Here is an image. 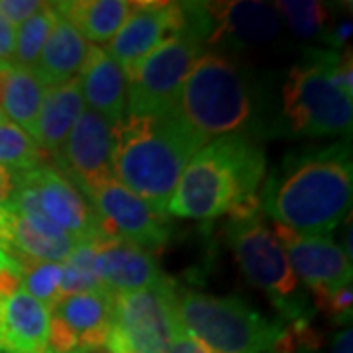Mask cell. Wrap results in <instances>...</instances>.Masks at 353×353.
Segmentation results:
<instances>
[{
    "label": "cell",
    "mask_w": 353,
    "mask_h": 353,
    "mask_svg": "<svg viewBox=\"0 0 353 353\" xmlns=\"http://www.w3.org/2000/svg\"><path fill=\"white\" fill-rule=\"evenodd\" d=\"M352 141L287 153L263 179L261 212L299 234L330 236L350 214Z\"/></svg>",
    "instance_id": "1"
},
{
    "label": "cell",
    "mask_w": 353,
    "mask_h": 353,
    "mask_svg": "<svg viewBox=\"0 0 353 353\" xmlns=\"http://www.w3.org/2000/svg\"><path fill=\"white\" fill-rule=\"evenodd\" d=\"M210 139L179 110L165 116H130L114 126L112 175L157 212L167 214L176 183L194 153Z\"/></svg>",
    "instance_id": "2"
},
{
    "label": "cell",
    "mask_w": 353,
    "mask_h": 353,
    "mask_svg": "<svg viewBox=\"0 0 353 353\" xmlns=\"http://www.w3.org/2000/svg\"><path fill=\"white\" fill-rule=\"evenodd\" d=\"M265 175V153L250 134L212 139L185 167L167 214L190 220L228 214L232 206L259 196Z\"/></svg>",
    "instance_id": "3"
},
{
    "label": "cell",
    "mask_w": 353,
    "mask_h": 353,
    "mask_svg": "<svg viewBox=\"0 0 353 353\" xmlns=\"http://www.w3.org/2000/svg\"><path fill=\"white\" fill-rule=\"evenodd\" d=\"M181 10L183 30L165 38L128 77L130 116H165L179 110L183 85L212 32L206 2H181Z\"/></svg>",
    "instance_id": "4"
},
{
    "label": "cell",
    "mask_w": 353,
    "mask_h": 353,
    "mask_svg": "<svg viewBox=\"0 0 353 353\" xmlns=\"http://www.w3.org/2000/svg\"><path fill=\"white\" fill-rule=\"evenodd\" d=\"M179 114L208 139L248 136L257 116L252 79L226 55L204 53L183 85Z\"/></svg>",
    "instance_id": "5"
},
{
    "label": "cell",
    "mask_w": 353,
    "mask_h": 353,
    "mask_svg": "<svg viewBox=\"0 0 353 353\" xmlns=\"http://www.w3.org/2000/svg\"><path fill=\"white\" fill-rule=\"evenodd\" d=\"M181 328L214 353H269L285 322L267 320L240 296L175 289Z\"/></svg>",
    "instance_id": "6"
},
{
    "label": "cell",
    "mask_w": 353,
    "mask_h": 353,
    "mask_svg": "<svg viewBox=\"0 0 353 353\" xmlns=\"http://www.w3.org/2000/svg\"><path fill=\"white\" fill-rule=\"evenodd\" d=\"M340 53L306 50L303 63L290 67L283 83V120L299 138H328L345 134L353 124V101L330 81Z\"/></svg>",
    "instance_id": "7"
},
{
    "label": "cell",
    "mask_w": 353,
    "mask_h": 353,
    "mask_svg": "<svg viewBox=\"0 0 353 353\" xmlns=\"http://www.w3.org/2000/svg\"><path fill=\"white\" fill-rule=\"evenodd\" d=\"M226 236L243 275L271 299L283 320L292 322L314 316L299 277L290 269L287 253L263 222V214L230 220Z\"/></svg>",
    "instance_id": "8"
},
{
    "label": "cell",
    "mask_w": 353,
    "mask_h": 353,
    "mask_svg": "<svg viewBox=\"0 0 353 353\" xmlns=\"http://www.w3.org/2000/svg\"><path fill=\"white\" fill-rule=\"evenodd\" d=\"M176 285L169 277L150 289L114 294L108 353H167L179 320Z\"/></svg>",
    "instance_id": "9"
},
{
    "label": "cell",
    "mask_w": 353,
    "mask_h": 353,
    "mask_svg": "<svg viewBox=\"0 0 353 353\" xmlns=\"http://www.w3.org/2000/svg\"><path fill=\"white\" fill-rule=\"evenodd\" d=\"M87 199L101 218L106 240H126L150 253L169 243V216L157 212L114 176L88 192Z\"/></svg>",
    "instance_id": "10"
},
{
    "label": "cell",
    "mask_w": 353,
    "mask_h": 353,
    "mask_svg": "<svg viewBox=\"0 0 353 353\" xmlns=\"http://www.w3.org/2000/svg\"><path fill=\"white\" fill-rule=\"evenodd\" d=\"M112 150L114 126L85 108L55 157V167L87 196L114 176Z\"/></svg>",
    "instance_id": "11"
},
{
    "label": "cell",
    "mask_w": 353,
    "mask_h": 353,
    "mask_svg": "<svg viewBox=\"0 0 353 353\" xmlns=\"http://www.w3.org/2000/svg\"><path fill=\"white\" fill-rule=\"evenodd\" d=\"M16 175L34 189L41 212L75 243L106 240L92 204L55 165L46 163Z\"/></svg>",
    "instance_id": "12"
},
{
    "label": "cell",
    "mask_w": 353,
    "mask_h": 353,
    "mask_svg": "<svg viewBox=\"0 0 353 353\" xmlns=\"http://www.w3.org/2000/svg\"><path fill=\"white\" fill-rule=\"evenodd\" d=\"M183 26L181 2H132V10L106 51L122 67L128 81L141 59Z\"/></svg>",
    "instance_id": "13"
},
{
    "label": "cell",
    "mask_w": 353,
    "mask_h": 353,
    "mask_svg": "<svg viewBox=\"0 0 353 353\" xmlns=\"http://www.w3.org/2000/svg\"><path fill=\"white\" fill-rule=\"evenodd\" d=\"M287 253L290 269L312 290H336L352 285V261L330 236L299 234L275 222L271 230Z\"/></svg>",
    "instance_id": "14"
},
{
    "label": "cell",
    "mask_w": 353,
    "mask_h": 353,
    "mask_svg": "<svg viewBox=\"0 0 353 353\" xmlns=\"http://www.w3.org/2000/svg\"><path fill=\"white\" fill-rule=\"evenodd\" d=\"M206 10L212 24L206 43L230 39L238 46H261L277 38L283 24L273 4L267 2H206Z\"/></svg>",
    "instance_id": "15"
},
{
    "label": "cell",
    "mask_w": 353,
    "mask_h": 353,
    "mask_svg": "<svg viewBox=\"0 0 353 353\" xmlns=\"http://www.w3.org/2000/svg\"><path fill=\"white\" fill-rule=\"evenodd\" d=\"M97 277L112 294L150 289L165 279L153 255L126 240H101L94 259Z\"/></svg>",
    "instance_id": "16"
},
{
    "label": "cell",
    "mask_w": 353,
    "mask_h": 353,
    "mask_svg": "<svg viewBox=\"0 0 353 353\" xmlns=\"http://www.w3.org/2000/svg\"><path fill=\"white\" fill-rule=\"evenodd\" d=\"M85 106L101 114L112 126L126 118L128 81L122 67L99 46L88 48L85 65L79 73Z\"/></svg>",
    "instance_id": "17"
},
{
    "label": "cell",
    "mask_w": 353,
    "mask_h": 353,
    "mask_svg": "<svg viewBox=\"0 0 353 353\" xmlns=\"http://www.w3.org/2000/svg\"><path fill=\"white\" fill-rule=\"evenodd\" d=\"M50 310L18 290L0 303V353H46Z\"/></svg>",
    "instance_id": "18"
},
{
    "label": "cell",
    "mask_w": 353,
    "mask_h": 353,
    "mask_svg": "<svg viewBox=\"0 0 353 353\" xmlns=\"http://www.w3.org/2000/svg\"><path fill=\"white\" fill-rule=\"evenodd\" d=\"M112 292H83L59 299L50 314L57 316L73 330L81 352L99 353L106 350V341L112 328Z\"/></svg>",
    "instance_id": "19"
},
{
    "label": "cell",
    "mask_w": 353,
    "mask_h": 353,
    "mask_svg": "<svg viewBox=\"0 0 353 353\" xmlns=\"http://www.w3.org/2000/svg\"><path fill=\"white\" fill-rule=\"evenodd\" d=\"M85 108L87 106L83 101L79 77L59 87H48L43 92L32 138L36 139L43 152L53 155L55 159Z\"/></svg>",
    "instance_id": "20"
},
{
    "label": "cell",
    "mask_w": 353,
    "mask_h": 353,
    "mask_svg": "<svg viewBox=\"0 0 353 353\" xmlns=\"http://www.w3.org/2000/svg\"><path fill=\"white\" fill-rule=\"evenodd\" d=\"M88 48L90 43L85 36L57 14V22L32 69L46 88L65 85L79 77L87 59Z\"/></svg>",
    "instance_id": "21"
},
{
    "label": "cell",
    "mask_w": 353,
    "mask_h": 353,
    "mask_svg": "<svg viewBox=\"0 0 353 353\" xmlns=\"http://www.w3.org/2000/svg\"><path fill=\"white\" fill-rule=\"evenodd\" d=\"M0 248L18 263L22 261L65 263L75 243L48 240L26 222L12 204H8L6 208L0 210Z\"/></svg>",
    "instance_id": "22"
},
{
    "label": "cell",
    "mask_w": 353,
    "mask_h": 353,
    "mask_svg": "<svg viewBox=\"0 0 353 353\" xmlns=\"http://www.w3.org/2000/svg\"><path fill=\"white\" fill-rule=\"evenodd\" d=\"M46 85L30 67H0V114L30 136L43 101Z\"/></svg>",
    "instance_id": "23"
},
{
    "label": "cell",
    "mask_w": 353,
    "mask_h": 353,
    "mask_svg": "<svg viewBox=\"0 0 353 353\" xmlns=\"http://www.w3.org/2000/svg\"><path fill=\"white\" fill-rule=\"evenodd\" d=\"M55 12L94 43L110 41L116 32L122 28L132 2L126 0H73V2H55ZM92 43V46H94Z\"/></svg>",
    "instance_id": "24"
},
{
    "label": "cell",
    "mask_w": 353,
    "mask_h": 353,
    "mask_svg": "<svg viewBox=\"0 0 353 353\" xmlns=\"http://www.w3.org/2000/svg\"><path fill=\"white\" fill-rule=\"evenodd\" d=\"M48 157L28 132L8 120H0V165L12 173H26L48 163Z\"/></svg>",
    "instance_id": "25"
},
{
    "label": "cell",
    "mask_w": 353,
    "mask_h": 353,
    "mask_svg": "<svg viewBox=\"0 0 353 353\" xmlns=\"http://www.w3.org/2000/svg\"><path fill=\"white\" fill-rule=\"evenodd\" d=\"M273 8L279 18L287 22L292 34L303 39L322 38L334 18L330 4L318 0H279Z\"/></svg>",
    "instance_id": "26"
},
{
    "label": "cell",
    "mask_w": 353,
    "mask_h": 353,
    "mask_svg": "<svg viewBox=\"0 0 353 353\" xmlns=\"http://www.w3.org/2000/svg\"><path fill=\"white\" fill-rule=\"evenodd\" d=\"M99 241H83L75 243L71 255L65 259L63 277H61V299L71 294H83V292H104V285L97 277L94 259Z\"/></svg>",
    "instance_id": "27"
},
{
    "label": "cell",
    "mask_w": 353,
    "mask_h": 353,
    "mask_svg": "<svg viewBox=\"0 0 353 353\" xmlns=\"http://www.w3.org/2000/svg\"><path fill=\"white\" fill-rule=\"evenodd\" d=\"M55 22H57V12L53 4H46L39 12L20 26L14 46V65L30 67V69L36 65Z\"/></svg>",
    "instance_id": "28"
},
{
    "label": "cell",
    "mask_w": 353,
    "mask_h": 353,
    "mask_svg": "<svg viewBox=\"0 0 353 353\" xmlns=\"http://www.w3.org/2000/svg\"><path fill=\"white\" fill-rule=\"evenodd\" d=\"M22 287L32 299H36L51 310L61 299L63 263L48 261H22Z\"/></svg>",
    "instance_id": "29"
},
{
    "label": "cell",
    "mask_w": 353,
    "mask_h": 353,
    "mask_svg": "<svg viewBox=\"0 0 353 353\" xmlns=\"http://www.w3.org/2000/svg\"><path fill=\"white\" fill-rule=\"evenodd\" d=\"M314 312H324L338 326H352L353 318V292L352 285L336 290H314Z\"/></svg>",
    "instance_id": "30"
},
{
    "label": "cell",
    "mask_w": 353,
    "mask_h": 353,
    "mask_svg": "<svg viewBox=\"0 0 353 353\" xmlns=\"http://www.w3.org/2000/svg\"><path fill=\"white\" fill-rule=\"evenodd\" d=\"M46 6L38 0H0V14L12 26H22Z\"/></svg>",
    "instance_id": "31"
},
{
    "label": "cell",
    "mask_w": 353,
    "mask_h": 353,
    "mask_svg": "<svg viewBox=\"0 0 353 353\" xmlns=\"http://www.w3.org/2000/svg\"><path fill=\"white\" fill-rule=\"evenodd\" d=\"M22 290V267L12 257L0 263V303Z\"/></svg>",
    "instance_id": "32"
},
{
    "label": "cell",
    "mask_w": 353,
    "mask_h": 353,
    "mask_svg": "<svg viewBox=\"0 0 353 353\" xmlns=\"http://www.w3.org/2000/svg\"><path fill=\"white\" fill-rule=\"evenodd\" d=\"M14 46H16V30L0 14V67L14 65Z\"/></svg>",
    "instance_id": "33"
},
{
    "label": "cell",
    "mask_w": 353,
    "mask_h": 353,
    "mask_svg": "<svg viewBox=\"0 0 353 353\" xmlns=\"http://www.w3.org/2000/svg\"><path fill=\"white\" fill-rule=\"evenodd\" d=\"M167 353H214L210 352L204 343L192 338L189 332L181 328V324L176 326L175 334H173V340L169 345V352Z\"/></svg>",
    "instance_id": "34"
},
{
    "label": "cell",
    "mask_w": 353,
    "mask_h": 353,
    "mask_svg": "<svg viewBox=\"0 0 353 353\" xmlns=\"http://www.w3.org/2000/svg\"><path fill=\"white\" fill-rule=\"evenodd\" d=\"M352 18L347 16V18H343L340 22H336V24H330V28L326 30V34L322 36V39L332 48V51H336L343 48L347 43V39L352 38Z\"/></svg>",
    "instance_id": "35"
},
{
    "label": "cell",
    "mask_w": 353,
    "mask_h": 353,
    "mask_svg": "<svg viewBox=\"0 0 353 353\" xmlns=\"http://www.w3.org/2000/svg\"><path fill=\"white\" fill-rule=\"evenodd\" d=\"M14 189H16V173L0 165V210L10 204Z\"/></svg>",
    "instance_id": "36"
},
{
    "label": "cell",
    "mask_w": 353,
    "mask_h": 353,
    "mask_svg": "<svg viewBox=\"0 0 353 353\" xmlns=\"http://www.w3.org/2000/svg\"><path fill=\"white\" fill-rule=\"evenodd\" d=\"M330 353H353V332L352 326L341 328L336 338L332 341V350Z\"/></svg>",
    "instance_id": "37"
},
{
    "label": "cell",
    "mask_w": 353,
    "mask_h": 353,
    "mask_svg": "<svg viewBox=\"0 0 353 353\" xmlns=\"http://www.w3.org/2000/svg\"><path fill=\"white\" fill-rule=\"evenodd\" d=\"M352 234H353V226H352V212L347 214V230H345V257L353 261V240H352Z\"/></svg>",
    "instance_id": "38"
},
{
    "label": "cell",
    "mask_w": 353,
    "mask_h": 353,
    "mask_svg": "<svg viewBox=\"0 0 353 353\" xmlns=\"http://www.w3.org/2000/svg\"><path fill=\"white\" fill-rule=\"evenodd\" d=\"M8 257H10V255H6V253L2 252V248H0V263H2V261H6Z\"/></svg>",
    "instance_id": "39"
},
{
    "label": "cell",
    "mask_w": 353,
    "mask_h": 353,
    "mask_svg": "<svg viewBox=\"0 0 353 353\" xmlns=\"http://www.w3.org/2000/svg\"><path fill=\"white\" fill-rule=\"evenodd\" d=\"M290 353H318V352H310V350H296V352H290Z\"/></svg>",
    "instance_id": "40"
},
{
    "label": "cell",
    "mask_w": 353,
    "mask_h": 353,
    "mask_svg": "<svg viewBox=\"0 0 353 353\" xmlns=\"http://www.w3.org/2000/svg\"><path fill=\"white\" fill-rule=\"evenodd\" d=\"M99 353H108V352H106V350H102V352H99Z\"/></svg>",
    "instance_id": "41"
},
{
    "label": "cell",
    "mask_w": 353,
    "mask_h": 353,
    "mask_svg": "<svg viewBox=\"0 0 353 353\" xmlns=\"http://www.w3.org/2000/svg\"><path fill=\"white\" fill-rule=\"evenodd\" d=\"M0 120H4V118H2V114H0Z\"/></svg>",
    "instance_id": "42"
}]
</instances>
